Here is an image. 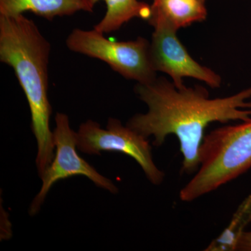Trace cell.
Listing matches in <instances>:
<instances>
[{
	"instance_id": "obj_1",
	"label": "cell",
	"mask_w": 251,
	"mask_h": 251,
	"mask_svg": "<svg viewBox=\"0 0 251 251\" xmlns=\"http://www.w3.org/2000/svg\"><path fill=\"white\" fill-rule=\"evenodd\" d=\"M134 91L146 103L148 111L136 114L127 126L160 147L169 135L179 142L183 156L181 173H196L200 166V152L206 127L212 122L251 120V87L224 98H209L202 86L178 88L165 77H156L150 83H137Z\"/></svg>"
},
{
	"instance_id": "obj_2",
	"label": "cell",
	"mask_w": 251,
	"mask_h": 251,
	"mask_svg": "<svg viewBox=\"0 0 251 251\" xmlns=\"http://www.w3.org/2000/svg\"><path fill=\"white\" fill-rule=\"evenodd\" d=\"M51 46L34 21L24 16H0V61L14 69L31 112V128L37 144L36 166L41 177L53 160L52 108L49 99Z\"/></svg>"
},
{
	"instance_id": "obj_3",
	"label": "cell",
	"mask_w": 251,
	"mask_h": 251,
	"mask_svg": "<svg viewBox=\"0 0 251 251\" xmlns=\"http://www.w3.org/2000/svg\"><path fill=\"white\" fill-rule=\"evenodd\" d=\"M251 168V120L212 130L204 136L200 166L179 198L192 202L239 177Z\"/></svg>"
},
{
	"instance_id": "obj_4",
	"label": "cell",
	"mask_w": 251,
	"mask_h": 251,
	"mask_svg": "<svg viewBox=\"0 0 251 251\" xmlns=\"http://www.w3.org/2000/svg\"><path fill=\"white\" fill-rule=\"evenodd\" d=\"M66 44L72 52L103 61L112 70L137 83H150L156 79L157 72L150 59V42L145 38L112 41L94 28H76L68 36Z\"/></svg>"
},
{
	"instance_id": "obj_5",
	"label": "cell",
	"mask_w": 251,
	"mask_h": 251,
	"mask_svg": "<svg viewBox=\"0 0 251 251\" xmlns=\"http://www.w3.org/2000/svg\"><path fill=\"white\" fill-rule=\"evenodd\" d=\"M77 148L88 155H100L101 151L124 153L138 163L151 184L158 186L164 180V173L153 162L148 139L117 119L109 118L105 129L92 120L81 124L77 132Z\"/></svg>"
},
{
	"instance_id": "obj_6",
	"label": "cell",
	"mask_w": 251,
	"mask_h": 251,
	"mask_svg": "<svg viewBox=\"0 0 251 251\" xmlns=\"http://www.w3.org/2000/svg\"><path fill=\"white\" fill-rule=\"evenodd\" d=\"M54 119L56 126L53 131V142L55 153L52 163L40 177L42 185L29 206L30 216H35L39 212L48 193L56 182L72 176H85L97 187L112 194L118 193V188L111 180L100 175L79 156L77 152V132L71 128L69 117L66 114L57 112Z\"/></svg>"
},
{
	"instance_id": "obj_7",
	"label": "cell",
	"mask_w": 251,
	"mask_h": 251,
	"mask_svg": "<svg viewBox=\"0 0 251 251\" xmlns=\"http://www.w3.org/2000/svg\"><path fill=\"white\" fill-rule=\"evenodd\" d=\"M150 54L154 70L170 75L178 88L184 87L186 77L202 81L211 88L221 86L222 79L219 74L194 60L180 42L174 29L166 27L154 28Z\"/></svg>"
},
{
	"instance_id": "obj_8",
	"label": "cell",
	"mask_w": 251,
	"mask_h": 251,
	"mask_svg": "<svg viewBox=\"0 0 251 251\" xmlns=\"http://www.w3.org/2000/svg\"><path fill=\"white\" fill-rule=\"evenodd\" d=\"M207 16L205 3L198 0H153L148 22L153 28L166 27L177 31Z\"/></svg>"
},
{
	"instance_id": "obj_9",
	"label": "cell",
	"mask_w": 251,
	"mask_h": 251,
	"mask_svg": "<svg viewBox=\"0 0 251 251\" xmlns=\"http://www.w3.org/2000/svg\"><path fill=\"white\" fill-rule=\"evenodd\" d=\"M80 11L92 13L94 7L87 0H0L1 16H16L30 11L52 21Z\"/></svg>"
},
{
	"instance_id": "obj_10",
	"label": "cell",
	"mask_w": 251,
	"mask_h": 251,
	"mask_svg": "<svg viewBox=\"0 0 251 251\" xmlns=\"http://www.w3.org/2000/svg\"><path fill=\"white\" fill-rule=\"evenodd\" d=\"M94 8L100 0H87ZM106 4V12L101 21L94 28L106 34L118 30L133 18L148 21L151 16V5L139 0H103Z\"/></svg>"
},
{
	"instance_id": "obj_11",
	"label": "cell",
	"mask_w": 251,
	"mask_h": 251,
	"mask_svg": "<svg viewBox=\"0 0 251 251\" xmlns=\"http://www.w3.org/2000/svg\"><path fill=\"white\" fill-rule=\"evenodd\" d=\"M251 222V193L238 206L227 227L206 248V251H237L238 243Z\"/></svg>"
},
{
	"instance_id": "obj_12",
	"label": "cell",
	"mask_w": 251,
	"mask_h": 251,
	"mask_svg": "<svg viewBox=\"0 0 251 251\" xmlns=\"http://www.w3.org/2000/svg\"><path fill=\"white\" fill-rule=\"evenodd\" d=\"M237 251H251V231H246L238 243Z\"/></svg>"
},
{
	"instance_id": "obj_13",
	"label": "cell",
	"mask_w": 251,
	"mask_h": 251,
	"mask_svg": "<svg viewBox=\"0 0 251 251\" xmlns=\"http://www.w3.org/2000/svg\"><path fill=\"white\" fill-rule=\"evenodd\" d=\"M198 1H202V2L205 3L206 0H198Z\"/></svg>"
}]
</instances>
